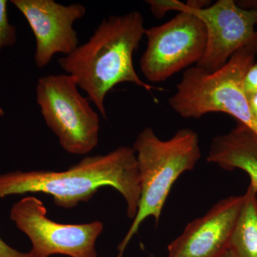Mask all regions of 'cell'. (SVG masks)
Returning <instances> with one entry per match:
<instances>
[{
	"label": "cell",
	"mask_w": 257,
	"mask_h": 257,
	"mask_svg": "<svg viewBox=\"0 0 257 257\" xmlns=\"http://www.w3.org/2000/svg\"><path fill=\"white\" fill-rule=\"evenodd\" d=\"M209 3L189 0L186 4L202 20L207 32L205 52L196 67L214 72L256 36L257 10L243 9L234 0Z\"/></svg>",
	"instance_id": "obj_8"
},
{
	"label": "cell",
	"mask_w": 257,
	"mask_h": 257,
	"mask_svg": "<svg viewBox=\"0 0 257 257\" xmlns=\"http://www.w3.org/2000/svg\"><path fill=\"white\" fill-rule=\"evenodd\" d=\"M152 14L157 18H162L170 11H180L184 3L177 0H148Z\"/></svg>",
	"instance_id": "obj_14"
},
{
	"label": "cell",
	"mask_w": 257,
	"mask_h": 257,
	"mask_svg": "<svg viewBox=\"0 0 257 257\" xmlns=\"http://www.w3.org/2000/svg\"><path fill=\"white\" fill-rule=\"evenodd\" d=\"M4 115H5L4 109H3V107H2L1 106H0V117H2V116H4Z\"/></svg>",
	"instance_id": "obj_20"
},
{
	"label": "cell",
	"mask_w": 257,
	"mask_h": 257,
	"mask_svg": "<svg viewBox=\"0 0 257 257\" xmlns=\"http://www.w3.org/2000/svg\"><path fill=\"white\" fill-rule=\"evenodd\" d=\"M240 8L246 10H257V0H241L236 1Z\"/></svg>",
	"instance_id": "obj_18"
},
{
	"label": "cell",
	"mask_w": 257,
	"mask_h": 257,
	"mask_svg": "<svg viewBox=\"0 0 257 257\" xmlns=\"http://www.w3.org/2000/svg\"><path fill=\"white\" fill-rule=\"evenodd\" d=\"M256 32H257V25H256Z\"/></svg>",
	"instance_id": "obj_21"
},
{
	"label": "cell",
	"mask_w": 257,
	"mask_h": 257,
	"mask_svg": "<svg viewBox=\"0 0 257 257\" xmlns=\"http://www.w3.org/2000/svg\"><path fill=\"white\" fill-rule=\"evenodd\" d=\"M133 149L140 176V203L133 224L119 243L117 257H122L147 217L152 216L159 222L174 183L184 172L192 170L201 158L199 137L189 128H181L168 140H161L152 128H145Z\"/></svg>",
	"instance_id": "obj_3"
},
{
	"label": "cell",
	"mask_w": 257,
	"mask_h": 257,
	"mask_svg": "<svg viewBox=\"0 0 257 257\" xmlns=\"http://www.w3.org/2000/svg\"><path fill=\"white\" fill-rule=\"evenodd\" d=\"M257 32L252 41L240 49L214 72L197 67L186 69L169 104L179 116L198 119L211 112L231 115L257 134V122L248 106L243 79L255 62Z\"/></svg>",
	"instance_id": "obj_4"
},
{
	"label": "cell",
	"mask_w": 257,
	"mask_h": 257,
	"mask_svg": "<svg viewBox=\"0 0 257 257\" xmlns=\"http://www.w3.org/2000/svg\"><path fill=\"white\" fill-rule=\"evenodd\" d=\"M10 3L24 15L35 35V62L38 68L47 67L57 54L70 55L79 46L74 24L86 15L84 5H63L54 0H12Z\"/></svg>",
	"instance_id": "obj_9"
},
{
	"label": "cell",
	"mask_w": 257,
	"mask_h": 257,
	"mask_svg": "<svg viewBox=\"0 0 257 257\" xmlns=\"http://www.w3.org/2000/svg\"><path fill=\"white\" fill-rule=\"evenodd\" d=\"M243 201V194L225 198L189 223L169 245L168 257L220 256L229 248Z\"/></svg>",
	"instance_id": "obj_10"
},
{
	"label": "cell",
	"mask_w": 257,
	"mask_h": 257,
	"mask_svg": "<svg viewBox=\"0 0 257 257\" xmlns=\"http://www.w3.org/2000/svg\"><path fill=\"white\" fill-rule=\"evenodd\" d=\"M106 187L122 195L128 217L135 219L140 187L133 147L121 146L106 155L84 157L62 172L18 170L0 174V200L8 196L43 193L52 196L56 205L69 209L90 200Z\"/></svg>",
	"instance_id": "obj_1"
},
{
	"label": "cell",
	"mask_w": 257,
	"mask_h": 257,
	"mask_svg": "<svg viewBox=\"0 0 257 257\" xmlns=\"http://www.w3.org/2000/svg\"><path fill=\"white\" fill-rule=\"evenodd\" d=\"M207 161L224 170L246 172L257 191V134L246 125L237 122L229 133L213 139Z\"/></svg>",
	"instance_id": "obj_11"
},
{
	"label": "cell",
	"mask_w": 257,
	"mask_h": 257,
	"mask_svg": "<svg viewBox=\"0 0 257 257\" xmlns=\"http://www.w3.org/2000/svg\"><path fill=\"white\" fill-rule=\"evenodd\" d=\"M0 257H30L28 253L21 252L5 242L0 237Z\"/></svg>",
	"instance_id": "obj_16"
},
{
	"label": "cell",
	"mask_w": 257,
	"mask_h": 257,
	"mask_svg": "<svg viewBox=\"0 0 257 257\" xmlns=\"http://www.w3.org/2000/svg\"><path fill=\"white\" fill-rule=\"evenodd\" d=\"M147 45L140 69L147 80L162 82L202 60L207 32L202 20L184 3L170 21L146 30Z\"/></svg>",
	"instance_id": "obj_6"
},
{
	"label": "cell",
	"mask_w": 257,
	"mask_h": 257,
	"mask_svg": "<svg viewBox=\"0 0 257 257\" xmlns=\"http://www.w3.org/2000/svg\"><path fill=\"white\" fill-rule=\"evenodd\" d=\"M243 89L247 97L257 92V62L249 67L245 75Z\"/></svg>",
	"instance_id": "obj_15"
},
{
	"label": "cell",
	"mask_w": 257,
	"mask_h": 257,
	"mask_svg": "<svg viewBox=\"0 0 257 257\" xmlns=\"http://www.w3.org/2000/svg\"><path fill=\"white\" fill-rule=\"evenodd\" d=\"M79 89L69 74L44 76L37 82V103L64 151L84 155L97 147L100 122L90 101Z\"/></svg>",
	"instance_id": "obj_5"
},
{
	"label": "cell",
	"mask_w": 257,
	"mask_h": 257,
	"mask_svg": "<svg viewBox=\"0 0 257 257\" xmlns=\"http://www.w3.org/2000/svg\"><path fill=\"white\" fill-rule=\"evenodd\" d=\"M10 218L31 241L30 257H97L96 241L104 230L101 221L81 224L55 222L47 217L46 207L35 197L15 203Z\"/></svg>",
	"instance_id": "obj_7"
},
{
	"label": "cell",
	"mask_w": 257,
	"mask_h": 257,
	"mask_svg": "<svg viewBox=\"0 0 257 257\" xmlns=\"http://www.w3.org/2000/svg\"><path fill=\"white\" fill-rule=\"evenodd\" d=\"M219 257H237L233 253V251L229 248L224 251Z\"/></svg>",
	"instance_id": "obj_19"
},
{
	"label": "cell",
	"mask_w": 257,
	"mask_h": 257,
	"mask_svg": "<svg viewBox=\"0 0 257 257\" xmlns=\"http://www.w3.org/2000/svg\"><path fill=\"white\" fill-rule=\"evenodd\" d=\"M247 99L251 114L257 122V92L248 96Z\"/></svg>",
	"instance_id": "obj_17"
},
{
	"label": "cell",
	"mask_w": 257,
	"mask_h": 257,
	"mask_svg": "<svg viewBox=\"0 0 257 257\" xmlns=\"http://www.w3.org/2000/svg\"><path fill=\"white\" fill-rule=\"evenodd\" d=\"M145 31L140 12L111 15L102 20L87 42L59 59L61 68L74 77L105 119L106 96L117 84L133 83L149 92L164 90L143 82L134 67V53Z\"/></svg>",
	"instance_id": "obj_2"
},
{
	"label": "cell",
	"mask_w": 257,
	"mask_h": 257,
	"mask_svg": "<svg viewBox=\"0 0 257 257\" xmlns=\"http://www.w3.org/2000/svg\"><path fill=\"white\" fill-rule=\"evenodd\" d=\"M8 5L7 0H0V55L5 47L15 45L18 38L17 29L8 18Z\"/></svg>",
	"instance_id": "obj_13"
},
{
	"label": "cell",
	"mask_w": 257,
	"mask_h": 257,
	"mask_svg": "<svg viewBox=\"0 0 257 257\" xmlns=\"http://www.w3.org/2000/svg\"><path fill=\"white\" fill-rule=\"evenodd\" d=\"M229 248L237 257H257V191L251 184L243 194Z\"/></svg>",
	"instance_id": "obj_12"
}]
</instances>
